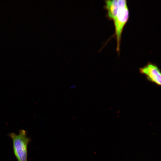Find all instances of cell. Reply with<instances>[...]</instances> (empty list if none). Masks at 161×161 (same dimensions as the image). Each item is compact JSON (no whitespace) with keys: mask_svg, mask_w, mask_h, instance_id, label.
<instances>
[{"mask_svg":"<svg viewBox=\"0 0 161 161\" xmlns=\"http://www.w3.org/2000/svg\"><path fill=\"white\" fill-rule=\"evenodd\" d=\"M18 132V134L11 132L8 134L12 140L13 153L18 161H28V146L31 140L26 130L21 129Z\"/></svg>","mask_w":161,"mask_h":161,"instance_id":"7a4b0ae2","label":"cell"},{"mask_svg":"<svg viewBox=\"0 0 161 161\" xmlns=\"http://www.w3.org/2000/svg\"><path fill=\"white\" fill-rule=\"evenodd\" d=\"M104 8L107 11L106 17L113 21L117 41L116 51L119 52L124 28L128 21L129 11L127 1L125 0H106Z\"/></svg>","mask_w":161,"mask_h":161,"instance_id":"6da1fadb","label":"cell"},{"mask_svg":"<svg viewBox=\"0 0 161 161\" xmlns=\"http://www.w3.org/2000/svg\"><path fill=\"white\" fill-rule=\"evenodd\" d=\"M139 70L140 73L144 75L148 81L160 86L161 73L156 64L149 62L143 67L139 68Z\"/></svg>","mask_w":161,"mask_h":161,"instance_id":"3957f363","label":"cell"}]
</instances>
